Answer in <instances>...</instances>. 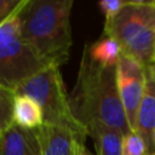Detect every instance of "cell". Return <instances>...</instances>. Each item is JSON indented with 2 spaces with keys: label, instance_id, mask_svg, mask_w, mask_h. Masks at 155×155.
<instances>
[{
  "label": "cell",
  "instance_id": "18",
  "mask_svg": "<svg viewBox=\"0 0 155 155\" xmlns=\"http://www.w3.org/2000/svg\"><path fill=\"white\" fill-rule=\"evenodd\" d=\"M154 144H155V133H154Z\"/></svg>",
  "mask_w": 155,
  "mask_h": 155
},
{
  "label": "cell",
  "instance_id": "6",
  "mask_svg": "<svg viewBox=\"0 0 155 155\" xmlns=\"http://www.w3.org/2000/svg\"><path fill=\"white\" fill-rule=\"evenodd\" d=\"M119 96L132 132L137 130V115L144 93L145 67L138 61L122 54L116 64Z\"/></svg>",
  "mask_w": 155,
  "mask_h": 155
},
{
  "label": "cell",
  "instance_id": "19",
  "mask_svg": "<svg viewBox=\"0 0 155 155\" xmlns=\"http://www.w3.org/2000/svg\"><path fill=\"white\" fill-rule=\"evenodd\" d=\"M147 155H155V153H153V154H147Z\"/></svg>",
  "mask_w": 155,
  "mask_h": 155
},
{
  "label": "cell",
  "instance_id": "2",
  "mask_svg": "<svg viewBox=\"0 0 155 155\" xmlns=\"http://www.w3.org/2000/svg\"><path fill=\"white\" fill-rule=\"evenodd\" d=\"M73 0H29L22 8V35L50 64L61 67L71 47Z\"/></svg>",
  "mask_w": 155,
  "mask_h": 155
},
{
  "label": "cell",
  "instance_id": "5",
  "mask_svg": "<svg viewBox=\"0 0 155 155\" xmlns=\"http://www.w3.org/2000/svg\"><path fill=\"white\" fill-rule=\"evenodd\" d=\"M15 94H25L34 98L44 113V124L67 128L75 134L86 138V128L74 117L69 94L63 84L59 67L48 65L29 78L16 91Z\"/></svg>",
  "mask_w": 155,
  "mask_h": 155
},
{
  "label": "cell",
  "instance_id": "10",
  "mask_svg": "<svg viewBox=\"0 0 155 155\" xmlns=\"http://www.w3.org/2000/svg\"><path fill=\"white\" fill-rule=\"evenodd\" d=\"M13 122L27 130H38L44 125V113L40 104L25 94H15Z\"/></svg>",
  "mask_w": 155,
  "mask_h": 155
},
{
  "label": "cell",
  "instance_id": "4",
  "mask_svg": "<svg viewBox=\"0 0 155 155\" xmlns=\"http://www.w3.org/2000/svg\"><path fill=\"white\" fill-rule=\"evenodd\" d=\"M21 11L0 27V85L13 93L29 78L52 65L24 40Z\"/></svg>",
  "mask_w": 155,
  "mask_h": 155
},
{
  "label": "cell",
  "instance_id": "14",
  "mask_svg": "<svg viewBox=\"0 0 155 155\" xmlns=\"http://www.w3.org/2000/svg\"><path fill=\"white\" fill-rule=\"evenodd\" d=\"M122 155H147L145 143L138 133L131 131L124 136Z\"/></svg>",
  "mask_w": 155,
  "mask_h": 155
},
{
  "label": "cell",
  "instance_id": "9",
  "mask_svg": "<svg viewBox=\"0 0 155 155\" xmlns=\"http://www.w3.org/2000/svg\"><path fill=\"white\" fill-rule=\"evenodd\" d=\"M0 155H41L36 130L12 122L0 133Z\"/></svg>",
  "mask_w": 155,
  "mask_h": 155
},
{
  "label": "cell",
  "instance_id": "7",
  "mask_svg": "<svg viewBox=\"0 0 155 155\" xmlns=\"http://www.w3.org/2000/svg\"><path fill=\"white\" fill-rule=\"evenodd\" d=\"M41 155H80L85 148V139L74 132L44 124L36 130Z\"/></svg>",
  "mask_w": 155,
  "mask_h": 155
},
{
  "label": "cell",
  "instance_id": "1",
  "mask_svg": "<svg viewBox=\"0 0 155 155\" xmlns=\"http://www.w3.org/2000/svg\"><path fill=\"white\" fill-rule=\"evenodd\" d=\"M69 103L74 117L85 128L102 124L124 136L131 132L119 96L116 67H104L92 61L86 46Z\"/></svg>",
  "mask_w": 155,
  "mask_h": 155
},
{
  "label": "cell",
  "instance_id": "11",
  "mask_svg": "<svg viewBox=\"0 0 155 155\" xmlns=\"http://www.w3.org/2000/svg\"><path fill=\"white\" fill-rule=\"evenodd\" d=\"M86 131L94 143L97 155H122V133L102 124H92Z\"/></svg>",
  "mask_w": 155,
  "mask_h": 155
},
{
  "label": "cell",
  "instance_id": "8",
  "mask_svg": "<svg viewBox=\"0 0 155 155\" xmlns=\"http://www.w3.org/2000/svg\"><path fill=\"white\" fill-rule=\"evenodd\" d=\"M147 147V154L155 153V63L145 67L144 93L137 115V130Z\"/></svg>",
  "mask_w": 155,
  "mask_h": 155
},
{
  "label": "cell",
  "instance_id": "15",
  "mask_svg": "<svg viewBox=\"0 0 155 155\" xmlns=\"http://www.w3.org/2000/svg\"><path fill=\"white\" fill-rule=\"evenodd\" d=\"M29 0H0V27L13 15L21 11Z\"/></svg>",
  "mask_w": 155,
  "mask_h": 155
},
{
  "label": "cell",
  "instance_id": "16",
  "mask_svg": "<svg viewBox=\"0 0 155 155\" xmlns=\"http://www.w3.org/2000/svg\"><path fill=\"white\" fill-rule=\"evenodd\" d=\"M126 4H127V1H124V0H102V1H99L98 7L104 15L105 23L110 22L122 10V7Z\"/></svg>",
  "mask_w": 155,
  "mask_h": 155
},
{
  "label": "cell",
  "instance_id": "17",
  "mask_svg": "<svg viewBox=\"0 0 155 155\" xmlns=\"http://www.w3.org/2000/svg\"><path fill=\"white\" fill-rule=\"evenodd\" d=\"M80 155H93V154H92L88 149H86V147H85V148L81 150V154H80Z\"/></svg>",
  "mask_w": 155,
  "mask_h": 155
},
{
  "label": "cell",
  "instance_id": "3",
  "mask_svg": "<svg viewBox=\"0 0 155 155\" xmlns=\"http://www.w3.org/2000/svg\"><path fill=\"white\" fill-rule=\"evenodd\" d=\"M104 35L117 41L122 54L144 67L155 63V4L154 1H127L108 23Z\"/></svg>",
  "mask_w": 155,
  "mask_h": 155
},
{
  "label": "cell",
  "instance_id": "13",
  "mask_svg": "<svg viewBox=\"0 0 155 155\" xmlns=\"http://www.w3.org/2000/svg\"><path fill=\"white\" fill-rule=\"evenodd\" d=\"M15 93L0 85V133L13 122Z\"/></svg>",
  "mask_w": 155,
  "mask_h": 155
},
{
  "label": "cell",
  "instance_id": "20",
  "mask_svg": "<svg viewBox=\"0 0 155 155\" xmlns=\"http://www.w3.org/2000/svg\"><path fill=\"white\" fill-rule=\"evenodd\" d=\"M154 4H155V1H154Z\"/></svg>",
  "mask_w": 155,
  "mask_h": 155
},
{
  "label": "cell",
  "instance_id": "12",
  "mask_svg": "<svg viewBox=\"0 0 155 155\" xmlns=\"http://www.w3.org/2000/svg\"><path fill=\"white\" fill-rule=\"evenodd\" d=\"M85 46L91 59L104 67H116L122 53L117 41L104 34L93 44Z\"/></svg>",
  "mask_w": 155,
  "mask_h": 155
}]
</instances>
